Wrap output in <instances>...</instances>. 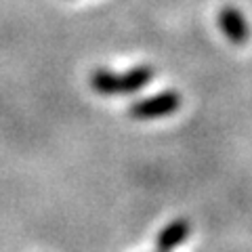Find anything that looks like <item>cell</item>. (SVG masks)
<instances>
[{"mask_svg": "<svg viewBox=\"0 0 252 252\" xmlns=\"http://www.w3.org/2000/svg\"><path fill=\"white\" fill-rule=\"evenodd\" d=\"M189 233H191V223H189L187 219H177L168 223L164 229L160 231L156 240V248L158 252H170L172 248H177L179 244H183Z\"/></svg>", "mask_w": 252, "mask_h": 252, "instance_id": "cell-4", "label": "cell"}, {"mask_svg": "<svg viewBox=\"0 0 252 252\" xmlns=\"http://www.w3.org/2000/svg\"><path fill=\"white\" fill-rule=\"evenodd\" d=\"M179 107H181V94L177 91H164L154 94V97L135 101L128 107V116L135 118V120H156V118L175 114Z\"/></svg>", "mask_w": 252, "mask_h": 252, "instance_id": "cell-2", "label": "cell"}, {"mask_svg": "<svg viewBox=\"0 0 252 252\" xmlns=\"http://www.w3.org/2000/svg\"><path fill=\"white\" fill-rule=\"evenodd\" d=\"M219 26H220V30H223L225 38L233 44H244L250 36L248 23H246V19H244L242 11L235 9V6H225V9H220Z\"/></svg>", "mask_w": 252, "mask_h": 252, "instance_id": "cell-3", "label": "cell"}, {"mask_svg": "<svg viewBox=\"0 0 252 252\" xmlns=\"http://www.w3.org/2000/svg\"><path fill=\"white\" fill-rule=\"evenodd\" d=\"M156 78L154 67L149 65H137L124 74H114L109 69H94L91 74V89L97 94H130L139 93L141 89L152 82Z\"/></svg>", "mask_w": 252, "mask_h": 252, "instance_id": "cell-1", "label": "cell"}]
</instances>
